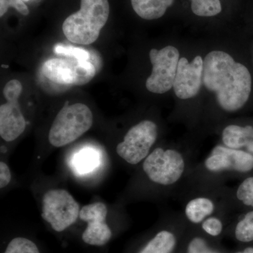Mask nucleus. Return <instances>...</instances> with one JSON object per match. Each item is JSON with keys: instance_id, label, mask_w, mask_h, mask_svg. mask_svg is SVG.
Segmentation results:
<instances>
[{"instance_id": "nucleus-1", "label": "nucleus", "mask_w": 253, "mask_h": 253, "mask_svg": "<svg viewBox=\"0 0 253 253\" xmlns=\"http://www.w3.org/2000/svg\"><path fill=\"white\" fill-rule=\"evenodd\" d=\"M203 83L215 94L218 106L226 113L242 109L252 89V78L247 67L218 50L208 53L204 60Z\"/></svg>"}, {"instance_id": "nucleus-2", "label": "nucleus", "mask_w": 253, "mask_h": 253, "mask_svg": "<svg viewBox=\"0 0 253 253\" xmlns=\"http://www.w3.org/2000/svg\"><path fill=\"white\" fill-rule=\"evenodd\" d=\"M196 162L194 148L157 146L141 163V174L160 196L174 198Z\"/></svg>"}, {"instance_id": "nucleus-3", "label": "nucleus", "mask_w": 253, "mask_h": 253, "mask_svg": "<svg viewBox=\"0 0 253 253\" xmlns=\"http://www.w3.org/2000/svg\"><path fill=\"white\" fill-rule=\"evenodd\" d=\"M253 172V155L223 144L212 148L202 161L195 163L184 186L216 187Z\"/></svg>"}, {"instance_id": "nucleus-4", "label": "nucleus", "mask_w": 253, "mask_h": 253, "mask_svg": "<svg viewBox=\"0 0 253 253\" xmlns=\"http://www.w3.org/2000/svg\"><path fill=\"white\" fill-rule=\"evenodd\" d=\"M228 187L181 188L174 199L180 204L179 212L189 227H199L205 219L217 213L233 214L228 204Z\"/></svg>"}, {"instance_id": "nucleus-5", "label": "nucleus", "mask_w": 253, "mask_h": 253, "mask_svg": "<svg viewBox=\"0 0 253 253\" xmlns=\"http://www.w3.org/2000/svg\"><path fill=\"white\" fill-rule=\"evenodd\" d=\"M110 13L108 0H81V9L63 23L66 38L78 44H91L98 39Z\"/></svg>"}, {"instance_id": "nucleus-6", "label": "nucleus", "mask_w": 253, "mask_h": 253, "mask_svg": "<svg viewBox=\"0 0 253 253\" xmlns=\"http://www.w3.org/2000/svg\"><path fill=\"white\" fill-rule=\"evenodd\" d=\"M92 124V113L86 105L63 106L50 128L49 143L55 147L66 146L89 130Z\"/></svg>"}, {"instance_id": "nucleus-7", "label": "nucleus", "mask_w": 253, "mask_h": 253, "mask_svg": "<svg viewBox=\"0 0 253 253\" xmlns=\"http://www.w3.org/2000/svg\"><path fill=\"white\" fill-rule=\"evenodd\" d=\"M158 136L157 123L143 120L128 129L123 140L116 146V153L127 164L137 166L151 152Z\"/></svg>"}, {"instance_id": "nucleus-8", "label": "nucleus", "mask_w": 253, "mask_h": 253, "mask_svg": "<svg viewBox=\"0 0 253 253\" xmlns=\"http://www.w3.org/2000/svg\"><path fill=\"white\" fill-rule=\"evenodd\" d=\"M42 74L49 81L61 85H83L94 78L96 70L89 61L51 59L43 64Z\"/></svg>"}, {"instance_id": "nucleus-9", "label": "nucleus", "mask_w": 253, "mask_h": 253, "mask_svg": "<svg viewBox=\"0 0 253 253\" xmlns=\"http://www.w3.org/2000/svg\"><path fill=\"white\" fill-rule=\"evenodd\" d=\"M80 211L79 205L66 190H50L43 196L42 217L58 232L74 224Z\"/></svg>"}, {"instance_id": "nucleus-10", "label": "nucleus", "mask_w": 253, "mask_h": 253, "mask_svg": "<svg viewBox=\"0 0 253 253\" xmlns=\"http://www.w3.org/2000/svg\"><path fill=\"white\" fill-rule=\"evenodd\" d=\"M152 73L146 82V89L154 94H164L173 87L179 61V50L173 46L153 49L149 53Z\"/></svg>"}, {"instance_id": "nucleus-11", "label": "nucleus", "mask_w": 253, "mask_h": 253, "mask_svg": "<svg viewBox=\"0 0 253 253\" xmlns=\"http://www.w3.org/2000/svg\"><path fill=\"white\" fill-rule=\"evenodd\" d=\"M107 213V208L103 203H94L82 208L79 217L87 223V226L82 235L84 243L101 246L109 242L112 232L105 221Z\"/></svg>"}, {"instance_id": "nucleus-12", "label": "nucleus", "mask_w": 253, "mask_h": 253, "mask_svg": "<svg viewBox=\"0 0 253 253\" xmlns=\"http://www.w3.org/2000/svg\"><path fill=\"white\" fill-rule=\"evenodd\" d=\"M204 60L201 56L191 63L186 58L179 59L173 89L179 99L186 100L195 97L200 91L203 82Z\"/></svg>"}, {"instance_id": "nucleus-13", "label": "nucleus", "mask_w": 253, "mask_h": 253, "mask_svg": "<svg viewBox=\"0 0 253 253\" xmlns=\"http://www.w3.org/2000/svg\"><path fill=\"white\" fill-rule=\"evenodd\" d=\"M26 122L21 111L18 99L8 100L0 106V136L4 140L12 141L22 134Z\"/></svg>"}, {"instance_id": "nucleus-14", "label": "nucleus", "mask_w": 253, "mask_h": 253, "mask_svg": "<svg viewBox=\"0 0 253 253\" xmlns=\"http://www.w3.org/2000/svg\"><path fill=\"white\" fill-rule=\"evenodd\" d=\"M222 144L231 149L244 150L253 155V126L227 123L221 128Z\"/></svg>"}, {"instance_id": "nucleus-15", "label": "nucleus", "mask_w": 253, "mask_h": 253, "mask_svg": "<svg viewBox=\"0 0 253 253\" xmlns=\"http://www.w3.org/2000/svg\"><path fill=\"white\" fill-rule=\"evenodd\" d=\"M184 223L186 222L179 212L170 228H164L158 231L138 253H172L178 242V231H175V229Z\"/></svg>"}, {"instance_id": "nucleus-16", "label": "nucleus", "mask_w": 253, "mask_h": 253, "mask_svg": "<svg viewBox=\"0 0 253 253\" xmlns=\"http://www.w3.org/2000/svg\"><path fill=\"white\" fill-rule=\"evenodd\" d=\"M227 199L231 212L238 210L253 209V175L245 177L235 187H228Z\"/></svg>"}, {"instance_id": "nucleus-17", "label": "nucleus", "mask_w": 253, "mask_h": 253, "mask_svg": "<svg viewBox=\"0 0 253 253\" xmlns=\"http://www.w3.org/2000/svg\"><path fill=\"white\" fill-rule=\"evenodd\" d=\"M131 3L138 16L145 20H154L162 17L174 0H131Z\"/></svg>"}, {"instance_id": "nucleus-18", "label": "nucleus", "mask_w": 253, "mask_h": 253, "mask_svg": "<svg viewBox=\"0 0 253 253\" xmlns=\"http://www.w3.org/2000/svg\"><path fill=\"white\" fill-rule=\"evenodd\" d=\"M100 156L96 150L85 147L75 154L72 160V167L79 174H86L99 167Z\"/></svg>"}, {"instance_id": "nucleus-19", "label": "nucleus", "mask_w": 253, "mask_h": 253, "mask_svg": "<svg viewBox=\"0 0 253 253\" xmlns=\"http://www.w3.org/2000/svg\"><path fill=\"white\" fill-rule=\"evenodd\" d=\"M232 214L228 212L217 213L205 219L199 227L206 235L218 238L224 231V227L230 221Z\"/></svg>"}, {"instance_id": "nucleus-20", "label": "nucleus", "mask_w": 253, "mask_h": 253, "mask_svg": "<svg viewBox=\"0 0 253 253\" xmlns=\"http://www.w3.org/2000/svg\"><path fill=\"white\" fill-rule=\"evenodd\" d=\"M236 240L242 243L253 241V209L248 211L233 225Z\"/></svg>"}, {"instance_id": "nucleus-21", "label": "nucleus", "mask_w": 253, "mask_h": 253, "mask_svg": "<svg viewBox=\"0 0 253 253\" xmlns=\"http://www.w3.org/2000/svg\"><path fill=\"white\" fill-rule=\"evenodd\" d=\"M191 10L194 14L203 17H211L221 11L219 0H191Z\"/></svg>"}, {"instance_id": "nucleus-22", "label": "nucleus", "mask_w": 253, "mask_h": 253, "mask_svg": "<svg viewBox=\"0 0 253 253\" xmlns=\"http://www.w3.org/2000/svg\"><path fill=\"white\" fill-rule=\"evenodd\" d=\"M4 253H41L36 244L26 238L17 237L8 245Z\"/></svg>"}, {"instance_id": "nucleus-23", "label": "nucleus", "mask_w": 253, "mask_h": 253, "mask_svg": "<svg viewBox=\"0 0 253 253\" xmlns=\"http://www.w3.org/2000/svg\"><path fill=\"white\" fill-rule=\"evenodd\" d=\"M55 54L61 55L68 58L81 60V61H89L91 58L90 53L81 47L73 46L63 45L58 44L54 46Z\"/></svg>"}, {"instance_id": "nucleus-24", "label": "nucleus", "mask_w": 253, "mask_h": 253, "mask_svg": "<svg viewBox=\"0 0 253 253\" xmlns=\"http://www.w3.org/2000/svg\"><path fill=\"white\" fill-rule=\"evenodd\" d=\"M186 253H219L209 246L206 240L200 236H195L187 245Z\"/></svg>"}, {"instance_id": "nucleus-25", "label": "nucleus", "mask_w": 253, "mask_h": 253, "mask_svg": "<svg viewBox=\"0 0 253 253\" xmlns=\"http://www.w3.org/2000/svg\"><path fill=\"white\" fill-rule=\"evenodd\" d=\"M10 7L14 8L23 16L29 14V9L23 0H0V16L2 17Z\"/></svg>"}, {"instance_id": "nucleus-26", "label": "nucleus", "mask_w": 253, "mask_h": 253, "mask_svg": "<svg viewBox=\"0 0 253 253\" xmlns=\"http://www.w3.org/2000/svg\"><path fill=\"white\" fill-rule=\"evenodd\" d=\"M22 84L17 80H11L5 85L3 94L6 101L18 99L22 92Z\"/></svg>"}, {"instance_id": "nucleus-27", "label": "nucleus", "mask_w": 253, "mask_h": 253, "mask_svg": "<svg viewBox=\"0 0 253 253\" xmlns=\"http://www.w3.org/2000/svg\"><path fill=\"white\" fill-rule=\"evenodd\" d=\"M11 172L7 165L4 162L0 163V187L4 188L11 181Z\"/></svg>"}, {"instance_id": "nucleus-28", "label": "nucleus", "mask_w": 253, "mask_h": 253, "mask_svg": "<svg viewBox=\"0 0 253 253\" xmlns=\"http://www.w3.org/2000/svg\"><path fill=\"white\" fill-rule=\"evenodd\" d=\"M236 253H253V248H247V249H245L244 251H239V252Z\"/></svg>"}, {"instance_id": "nucleus-29", "label": "nucleus", "mask_w": 253, "mask_h": 253, "mask_svg": "<svg viewBox=\"0 0 253 253\" xmlns=\"http://www.w3.org/2000/svg\"><path fill=\"white\" fill-rule=\"evenodd\" d=\"M23 1H30V0H23Z\"/></svg>"}]
</instances>
